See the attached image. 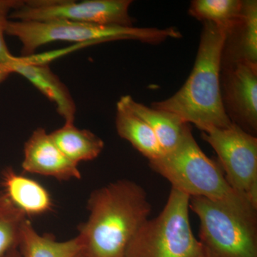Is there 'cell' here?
Instances as JSON below:
<instances>
[{
	"instance_id": "cell-1",
	"label": "cell",
	"mask_w": 257,
	"mask_h": 257,
	"mask_svg": "<svg viewBox=\"0 0 257 257\" xmlns=\"http://www.w3.org/2000/svg\"><path fill=\"white\" fill-rule=\"evenodd\" d=\"M87 220L79 225L84 257H124L126 246L149 219L152 205L136 182L120 179L95 189L87 200Z\"/></svg>"
},
{
	"instance_id": "cell-2",
	"label": "cell",
	"mask_w": 257,
	"mask_h": 257,
	"mask_svg": "<svg viewBox=\"0 0 257 257\" xmlns=\"http://www.w3.org/2000/svg\"><path fill=\"white\" fill-rule=\"evenodd\" d=\"M226 31L204 22L195 63L183 87L152 107L172 113L199 130L227 127L232 123L226 111L221 92V53Z\"/></svg>"
},
{
	"instance_id": "cell-3",
	"label": "cell",
	"mask_w": 257,
	"mask_h": 257,
	"mask_svg": "<svg viewBox=\"0 0 257 257\" xmlns=\"http://www.w3.org/2000/svg\"><path fill=\"white\" fill-rule=\"evenodd\" d=\"M150 167L189 197L221 203L243 216L257 221V208L229 185L221 167L202 152L191 127L175 150L150 161Z\"/></svg>"
},
{
	"instance_id": "cell-4",
	"label": "cell",
	"mask_w": 257,
	"mask_h": 257,
	"mask_svg": "<svg viewBox=\"0 0 257 257\" xmlns=\"http://www.w3.org/2000/svg\"><path fill=\"white\" fill-rule=\"evenodd\" d=\"M6 35L18 39L22 44L23 57L34 55L40 47L57 41L77 42L84 45L121 40H139L159 44L168 38H181L175 28L157 29L136 27L106 26L65 21H19L8 24Z\"/></svg>"
},
{
	"instance_id": "cell-5",
	"label": "cell",
	"mask_w": 257,
	"mask_h": 257,
	"mask_svg": "<svg viewBox=\"0 0 257 257\" xmlns=\"http://www.w3.org/2000/svg\"><path fill=\"white\" fill-rule=\"evenodd\" d=\"M189 199L172 188L163 210L144 223L126 246L124 257H206L189 222Z\"/></svg>"
},
{
	"instance_id": "cell-6",
	"label": "cell",
	"mask_w": 257,
	"mask_h": 257,
	"mask_svg": "<svg viewBox=\"0 0 257 257\" xmlns=\"http://www.w3.org/2000/svg\"><path fill=\"white\" fill-rule=\"evenodd\" d=\"M200 221L199 239L206 257H257V221L221 203L200 197L189 199Z\"/></svg>"
},
{
	"instance_id": "cell-7",
	"label": "cell",
	"mask_w": 257,
	"mask_h": 257,
	"mask_svg": "<svg viewBox=\"0 0 257 257\" xmlns=\"http://www.w3.org/2000/svg\"><path fill=\"white\" fill-rule=\"evenodd\" d=\"M202 138L217 154L226 181L257 208V139L234 123L227 127L207 126Z\"/></svg>"
},
{
	"instance_id": "cell-8",
	"label": "cell",
	"mask_w": 257,
	"mask_h": 257,
	"mask_svg": "<svg viewBox=\"0 0 257 257\" xmlns=\"http://www.w3.org/2000/svg\"><path fill=\"white\" fill-rule=\"evenodd\" d=\"M131 0H25L12 12L19 21L65 20L106 26L133 27Z\"/></svg>"
},
{
	"instance_id": "cell-9",
	"label": "cell",
	"mask_w": 257,
	"mask_h": 257,
	"mask_svg": "<svg viewBox=\"0 0 257 257\" xmlns=\"http://www.w3.org/2000/svg\"><path fill=\"white\" fill-rule=\"evenodd\" d=\"M221 92L233 123L254 135L257 131V64H221Z\"/></svg>"
},
{
	"instance_id": "cell-10",
	"label": "cell",
	"mask_w": 257,
	"mask_h": 257,
	"mask_svg": "<svg viewBox=\"0 0 257 257\" xmlns=\"http://www.w3.org/2000/svg\"><path fill=\"white\" fill-rule=\"evenodd\" d=\"M24 172L52 177L59 181L80 179L78 165L61 152L42 127L37 128L24 146Z\"/></svg>"
},
{
	"instance_id": "cell-11",
	"label": "cell",
	"mask_w": 257,
	"mask_h": 257,
	"mask_svg": "<svg viewBox=\"0 0 257 257\" xmlns=\"http://www.w3.org/2000/svg\"><path fill=\"white\" fill-rule=\"evenodd\" d=\"M13 73L28 79L49 100L55 104L57 113L65 123H74L77 106L68 88L47 62H34L30 57H16L10 64Z\"/></svg>"
},
{
	"instance_id": "cell-12",
	"label": "cell",
	"mask_w": 257,
	"mask_h": 257,
	"mask_svg": "<svg viewBox=\"0 0 257 257\" xmlns=\"http://www.w3.org/2000/svg\"><path fill=\"white\" fill-rule=\"evenodd\" d=\"M245 62L257 64V2L243 1L237 21L226 32L221 64Z\"/></svg>"
},
{
	"instance_id": "cell-13",
	"label": "cell",
	"mask_w": 257,
	"mask_h": 257,
	"mask_svg": "<svg viewBox=\"0 0 257 257\" xmlns=\"http://www.w3.org/2000/svg\"><path fill=\"white\" fill-rule=\"evenodd\" d=\"M2 185L10 201L27 216H40L52 210L53 202L47 189L12 167L2 172Z\"/></svg>"
},
{
	"instance_id": "cell-14",
	"label": "cell",
	"mask_w": 257,
	"mask_h": 257,
	"mask_svg": "<svg viewBox=\"0 0 257 257\" xmlns=\"http://www.w3.org/2000/svg\"><path fill=\"white\" fill-rule=\"evenodd\" d=\"M119 101L152 128L165 154L175 150L191 127L175 114L144 105L130 95L122 96Z\"/></svg>"
},
{
	"instance_id": "cell-15",
	"label": "cell",
	"mask_w": 257,
	"mask_h": 257,
	"mask_svg": "<svg viewBox=\"0 0 257 257\" xmlns=\"http://www.w3.org/2000/svg\"><path fill=\"white\" fill-rule=\"evenodd\" d=\"M115 124L120 138L128 142L149 160L165 155L152 128L119 101L116 104Z\"/></svg>"
},
{
	"instance_id": "cell-16",
	"label": "cell",
	"mask_w": 257,
	"mask_h": 257,
	"mask_svg": "<svg viewBox=\"0 0 257 257\" xmlns=\"http://www.w3.org/2000/svg\"><path fill=\"white\" fill-rule=\"evenodd\" d=\"M50 136L61 152L77 165L81 162L94 160L104 147V142L97 135L77 127L74 123H64Z\"/></svg>"
},
{
	"instance_id": "cell-17",
	"label": "cell",
	"mask_w": 257,
	"mask_h": 257,
	"mask_svg": "<svg viewBox=\"0 0 257 257\" xmlns=\"http://www.w3.org/2000/svg\"><path fill=\"white\" fill-rule=\"evenodd\" d=\"M21 257H74L80 251L78 236L59 241L52 235L39 234L31 221L24 223L18 247Z\"/></svg>"
},
{
	"instance_id": "cell-18",
	"label": "cell",
	"mask_w": 257,
	"mask_h": 257,
	"mask_svg": "<svg viewBox=\"0 0 257 257\" xmlns=\"http://www.w3.org/2000/svg\"><path fill=\"white\" fill-rule=\"evenodd\" d=\"M242 5L241 0H194L189 13L200 21L213 23L227 32L239 19Z\"/></svg>"
},
{
	"instance_id": "cell-19",
	"label": "cell",
	"mask_w": 257,
	"mask_h": 257,
	"mask_svg": "<svg viewBox=\"0 0 257 257\" xmlns=\"http://www.w3.org/2000/svg\"><path fill=\"white\" fill-rule=\"evenodd\" d=\"M28 216L0 191V257L18 249L20 235Z\"/></svg>"
},
{
	"instance_id": "cell-20",
	"label": "cell",
	"mask_w": 257,
	"mask_h": 257,
	"mask_svg": "<svg viewBox=\"0 0 257 257\" xmlns=\"http://www.w3.org/2000/svg\"><path fill=\"white\" fill-rule=\"evenodd\" d=\"M23 3V0H0V64H10L16 58L10 52L5 37L10 14Z\"/></svg>"
},
{
	"instance_id": "cell-21",
	"label": "cell",
	"mask_w": 257,
	"mask_h": 257,
	"mask_svg": "<svg viewBox=\"0 0 257 257\" xmlns=\"http://www.w3.org/2000/svg\"><path fill=\"white\" fill-rule=\"evenodd\" d=\"M13 73L10 64H0V83L4 82Z\"/></svg>"
},
{
	"instance_id": "cell-22",
	"label": "cell",
	"mask_w": 257,
	"mask_h": 257,
	"mask_svg": "<svg viewBox=\"0 0 257 257\" xmlns=\"http://www.w3.org/2000/svg\"><path fill=\"white\" fill-rule=\"evenodd\" d=\"M3 257H21V254H20L18 249H15L10 251V253H7V254Z\"/></svg>"
},
{
	"instance_id": "cell-23",
	"label": "cell",
	"mask_w": 257,
	"mask_h": 257,
	"mask_svg": "<svg viewBox=\"0 0 257 257\" xmlns=\"http://www.w3.org/2000/svg\"><path fill=\"white\" fill-rule=\"evenodd\" d=\"M74 257H84V256H83L82 254H81L80 252H79L78 253H77V255H76Z\"/></svg>"
}]
</instances>
